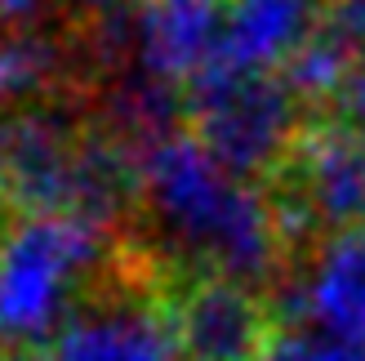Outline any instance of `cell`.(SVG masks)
<instances>
[{
    "label": "cell",
    "mask_w": 365,
    "mask_h": 361,
    "mask_svg": "<svg viewBox=\"0 0 365 361\" xmlns=\"http://www.w3.org/2000/svg\"><path fill=\"white\" fill-rule=\"evenodd\" d=\"M232 0H138L134 63L170 85H192L218 59Z\"/></svg>",
    "instance_id": "cell-8"
},
{
    "label": "cell",
    "mask_w": 365,
    "mask_h": 361,
    "mask_svg": "<svg viewBox=\"0 0 365 361\" xmlns=\"http://www.w3.org/2000/svg\"><path fill=\"white\" fill-rule=\"evenodd\" d=\"M321 23V0H232L218 59L232 71H281Z\"/></svg>",
    "instance_id": "cell-9"
},
{
    "label": "cell",
    "mask_w": 365,
    "mask_h": 361,
    "mask_svg": "<svg viewBox=\"0 0 365 361\" xmlns=\"http://www.w3.org/2000/svg\"><path fill=\"white\" fill-rule=\"evenodd\" d=\"M143 210L152 214L192 273H218L245 285H281L289 250L281 241L272 196L227 174L192 130L156 138L138 152Z\"/></svg>",
    "instance_id": "cell-1"
},
{
    "label": "cell",
    "mask_w": 365,
    "mask_h": 361,
    "mask_svg": "<svg viewBox=\"0 0 365 361\" xmlns=\"http://www.w3.org/2000/svg\"><path fill=\"white\" fill-rule=\"evenodd\" d=\"M334 121H343V125H352V130L365 134V45L356 49L352 71H348V81H343L339 98H334Z\"/></svg>",
    "instance_id": "cell-12"
},
{
    "label": "cell",
    "mask_w": 365,
    "mask_h": 361,
    "mask_svg": "<svg viewBox=\"0 0 365 361\" xmlns=\"http://www.w3.org/2000/svg\"><path fill=\"white\" fill-rule=\"evenodd\" d=\"M94 112L71 94L0 112V210L18 219L67 214L76 196V161Z\"/></svg>",
    "instance_id": "cell-5"
},
{
    "label": "cell",
    "mask_w": 365,
    "mask_h": 361,
    "mask_svg": "<svg viewBox=\"0 0 365 361\" xmlns=\"http://www.w3.org/2000/svg\"><path fill=\"white\" fill-rule=\"evenodd\" d=\"M307 103L281 71H232L210 63L187 85V130L227 174L259 183L277 178L307 130Z\"/></svg>",
    "instance_id": "cell-2"
},
{
    "label": "cell",
    "mask_w": 365,
    "mask_h": 361,
    "mask_svg": "<svg viewBox=\"0 0 365 361\" xmlns=\"http://www.w3.org/2000/svg\"><path fill=\"white\" fill-rule=\"evenodd\" d=\"M49 0H0V31L9 27H36V18Z\"/></svg>",
    "instance_id": "cell-14"
},
{
    "label": "cell",
    "mask_w": 365,
    "mask_h": 361,
    "mask_svg": "<svg viewBox=\"0 0 365 361\" xmlns=\"http://www.w3.org/2000/svg\"><path fill=\"white\" fill-rule=\"evenodd\" d=\"M277 178L303 196L321 228L343 232L365 223V134L352 125L317 112Z\"/></svg>",
    "instance_id": "cell-7"
},
{
    "label": "cell",
    "mask_w": 365,
    "mask_h": 361,
    "mask_svg": "<svg viewBox=\"0 0 365 361\" xmlns=\"http://www.w3.org/2000/svg\"><path fill=\"white\" fill-rule=\"evenodd\" d=\"M321 23L343 31L352 45H365V0H321Z\"/></svg>",
    "instance_id": "cell-13"
},
{
    "label": "cell",
    "mask_w": 365,
    "mask_h": 361,
    "mask_svg": "<svg viewBox=\"0 0 365 361\" xmlns=\"http://www.w3.org/2000/svg\"><path fill=\"white\" fill-rule=\"evenodd\" d=\"M107 232L67 214L18 219L0 237V344L45 348L76 308L81 285L98 277Z\"/></svg>",
    "instance_id": "cell-3"
},
{
    "label": "cell",
    "mask_w": 365,
    "mask_h": 361,
    "mask_svg": "<svg viewBox=\"0 0 365 361\" xmlns=\"http://www.w3.org/2000/svg\"><path fill=\"white\" fill-rule=\"evenodd\" d=\"M165 308L182 361H263L281 335L272 299L218 273L174 268Z\"/></svg>",
    "instance_id": "cell-6"
},
{
    "label": "cell",
    "mask_w": 365,
    "mask_h": 361,
    "mask_svg": "<svg viewBox=\"0 0 365 361\" xmlns=\"http://www.w3.org/2000/svg\"><path fill=\"white\" fill-rule=\"evenodd\" d=\"M356 49L361 45H352L348 36L334 31L330 23H317L303 36V45L281 63V76L307 103V112H321V107H330L339 98V89H343V81H348V71H352Z\"/></svg>",
    "instance_id": "cell-11"
},
{
    "label": "cell",
    "mask_w": 365,
    "mask_h": 361,
    "mask_svg": "<svg viewBox=\"0 0 365 361\" xmlns=\"http://www.w3.org/2000/svg\"><path fill=\"white\" fill-rule=\"evenodd\" d=\"M170 273L134 245L103 259L94 295L45 344L49 361H182L165 308Z\"/></svg>",
    "instance_id": "cell-4"
},
{
    "label": "cell",
    "mask_w": 365,
    "mask_h": 361,
    "mask_svg": "<svg viewBox=\"0 0 365 361\" xmlns=\"http://www.w3.org/2000/svg\"><path fill=\"white\" fill-rule=\"evenodd\" d=\"M307 317L321 335L365 344V223L330 232L303 277Z\"/></svg>",
    "instance_id": "cell-10"
}]
</instances>
